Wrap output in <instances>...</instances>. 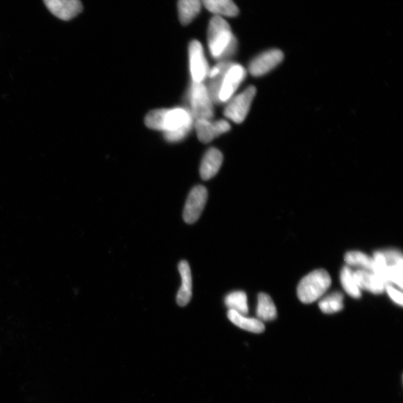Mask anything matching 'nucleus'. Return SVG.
<instances>
[{"mask_svg":"<svg viewBox=\"0 0 403 403\" xmlns=\"http://www.w3.org/2000/svg\"><path fill=\"white\" fill-rule=\"evenodd\" d=\"M256 95L255 86H250L239 95L234 96L225 107L223 114L236 124H241L245 120L250 110L252 103Z\"/></svg>","mask_w":403,"mask_h":403,"instance_id":"5","label":"nucleus"},{"mask_svg":"<svg viewBox=\"0 0 403 403\" xmlns=\"http://www.w3.org/2000/svg\"><path fill=\"white\" fill-rule=\"evenodd\" d=\"M332 279L325 270H316L299 283L297 296L302 303L310 304L321 298L330 287Z\"/></svg>","mask_w":403,"mask_h":403,"instance_id":"3","label":"nucleus"},{"mask_svg":"<svg viewBox=\"0 0 403 403\" xmlns=\"http://www.w3.org/2000/svg\"><path fill=\"white\" fill-rule=\"evenodd\" d=\"M346 263L353 267L360 268L361 270L373 271V259L364 252L351 251L346 253L344 257Z\"/></svg>","mask_w":403,"mask_h":403,"instance_id":"20","label":"nucleus"},{"mask_svg":"<svg viewBox=\"0 0 403 403\" xmlns=\"http://www.w3.org/2000/svg\"><path fill=\"white\" fill-rule=\"evenodd\" d=\"M284 59V54L272 49L259 54L249 64L248 71L253 77H261L276 68Z\"/></svg>","mask_w":403,"mask_h":403,"instance_id":"9","label":"nucleus"},{"mask_svg":"<svg viewBox=\"0 0 403 403\" xmlns=\"http://www.w3.org/2000/svg\"><path fill=\"white\" fill-rule=\"evenodd\" d=\"M229 320L241 329L253 333H261L265 331L263 323L256 318L247 317L236 312L229 310L227 314Z\"/></svg>","mask_w":403,"mask_h":403,"instance_id":"16","label":"nucleus"},{"mask_svg":"<svg viewBox=\"0 0 403 403\" xmlns=\"http://www.w3.org/2000/svg\"><path fill=\"white\" fill-rule=\"evenodd\" d=\"M207 199L208 191L204 186L194 187L185 205L183 218L185 223L192 224L200 218Z\"/></svg>","mask_w":403,"mask_h":403,"instance_id":"8","label":"nucleus"},{"mask_svg":"<svg viewBox=\"0 0 403 403\" xmlns=\"http://www.w3.org/2000/svg\"><path fill=\"white\" fill-rule=\"evenodd\" d=\"M179 271L182 278V285L177 294L178 305L185 306L189 303L192 297V276L189 264L182 261L179 264Z\"/></svg>","mask_w":403,"mask_h":403,"instance_id":"14","label":"nucleus"},{"mask_svg":"<svg viewBox=\"0 0 403 403\" xmlns=\"http://www.w3.org/2000/svg\"><path fill=\"white\" fill-rule=\"evenodd\" d=\"M194 126L200 142L204 144L210 143L214 139L229 132L231 129L229 122L224 120H194Z\"/></svg>","mask_w":403,"mask_h":403,"instance_id":"10","label":"nucleus"},{"mask_svg":"<svg viewBox=\"0 0 403 403\" xmlns=\"http://www.w3.org/2000/svg\"><path fill=\"white\" fill-rule=\"evenodd\" d=\"M189 110L194 120L213 119L214 115V103L204 83L191 82L187 93Z\"/></svg>","mask_w":403,"mask_h":403,"instance_id":"4","label":"nucleus"},{"mask_svg":"<svg viewBox=\"0 0 403 403\" xmlns=\"http://www.w3.org/2000/svg\"><path fill=\"white\" fill-rule=\"evenodd\" d=\"M353 277L360 290H368L375 294H382L386 290V283L373 272L358 270L353 271Z\"/></svg>","mask_w":403,"mask_h":403,"instance_id":"12","label":"nucleus"},{"mask_svg":"<svg viewBox=\"0 0 403 403\" xmlns=\"http://www.w3.org/2000/svg\"><path fill=\"white\" fill-rule=\"evenodd\" d=\"M386 290L393 302L396 303L400 306H402L403 295L400 290L393 287V285L391 284L386 285Z\"/></svg>","mask_w":403,"mask_h":403,"instance_id":"23","label":"nucleus"},{"mask_svg":"<svg viewBox=\"0 0 403 403\" xmlns=\"http://www.w3.org/2000/svg\"><path fill=\"white\" fill-rule=\"evenodd\" d=\"M209 50L212 57L218 62L229 61L236 54L238 41L229 24L222 17L214 16L208 29Z\"/></svg>","mask_w":403,"mask_h":403,"instance_id":"2","label":"nucleus"},{"mask_svg":"<svg viewBox=\"0 0 403 403\" xmlns=\"http://www.w3.org/2000/svg\"><path fill=\"white\" fill-rule=\"evenodd\" d=\"M144 122L149 129L161 131L165 139L170 143L184 140L194 124L191 111L184 107L151 111L147 115Z\"/></svg>","mask_w":403,"mask_h":403,"instance_id":"1","label":"nucleus"},{"mask_svg":"<svg viewBox=\"0 0 403 403\" xmlns=\"http://www.w3.org/2000/svg\"><path fill=\"white\" fill-rule=\"evenodd\" d=\"M202 5L201 0H179L178 12H179L182 24L189 25L191 24L200 14Z\"/></svg>","mask_w":403,"mask_h":403,"instance_id":"17","label":"nucleus"},{"mask_svg":"<svg viewBox=\"0 0 403 403\" xmlns=\"http://www.w3.org/2000/svg\"><path fill=\"white\" fill-rule=\"evenodd\" d=\"M247 70L242 65L234 63L225 73L218 96V105L225 104L235 95L247 77Z\"/></svg>","mask_w":403,"mask_h":403,"instance_id":"6","label":"nucleus"},{"mask_svg":"<svg viewBox=\"0 0 403 403\" xmlns=\"http://www.w3.org/2000/svg\"><path fill=\"white\" fill-rule=\"evenodd\" d=\"M189 54L192 82L204 83L210 68L201 43L196 40L192 41L189 44Z\"/></svg>","mask_w":403,"mask_h":403,"instance_id":"7","label":"nucleus"},{"mask_svg":"<svg viewBox=\"0 0 403 403\" xmlns=\"http://www.w3.org/2000/svg\"><path fill=\"white\" fill-rule=\"evenodd\" d=\"M223 156L219 149L211 148L206 152L201 162L200 174L203 180H209L217 175L222 166Z\"/></svg>","mask_w":403,"mask_h":403,"instance_id":"13","label":"nucleus"},{"mask_svg":"<svg viewBox=\"0 0 403 403\" xmlns=\"http://www.w3.org/2000/svg\"><path fill=\"white\" fill-rule=\"evenodd\" d=\"M225 304L229 310L236 312L241 315H246L249 312L247 297L245 292H232L225 298Z\"/></svg>","mask_w":403,"mask_h":403,"instance_id":"19","label":"nucleus"},{"mask_svg":"<svg viewBox=\"0 0 403 403\" xmlns=\"http://www.w3.org/2000/svg\"><path fill=\"white\" fill-rule=\"evenodd\" d=\"M202 4L208 10L219 17H236L239 9L233 0H201Z\"/></svg>","mask_w":403,"mask_h":403,"instance_id":"15","label":"nucleus"},{"mask_svg":"<svg viewBox=\"0 0 403 403\" xmlns=\"http://www.w3.org/2000/svg\"><path fill=\"white\" fill-rule=\"evenodd\" d=\"M344 296L340 292H334L324 297L319 303L321 310L325 314L339 312L344 308Z\"/></svg>","mask_w":403,"mask_h":403,"instance_id":"22","label":"nucleus"},{"mask_svg":"<svg viewBox=\"0 0 403 403\" xmlns=\"http://www.w3.org/2000/svg\"><path fill=\"white\" fill-rule=\"evenodd\" d=\"M341 283L345 292L353 298L358 299L362 296L360 288L353 277V271L349 266L343 268L341 272Z\"/></svg>","mask_w":403,"mask_h":403,"instance_id":"21","label":"nucleus"},{"mask_svg":"<svg viewBox=\"0 0 403 403\" xmlns=\"http://www.w3.org/2000/svg\"><path fill=\"white\" fill-rule=\"evenodd\" d=\"M46 7L55 17L63 21H70L82 11L80 0H44Z\"/></svg>","mask_w":403,"mask_h":403,"instance_id":"11","label":"nucleus"},{"mask_svg":"<svg viewBox=\"0 0 403 403\" xmlns=\"http://www.w3.org/2000/svg\"><path fill=\"white\" fill-rule=\"evenodd\" d=\"M257 317L259 321H273L277 317V312L273 299L265 293H261L258 297Z\"/></svg>","mask_w":403,"mask_h":403,"instance_id":"18","label":"nucleus"}]
</instances>
